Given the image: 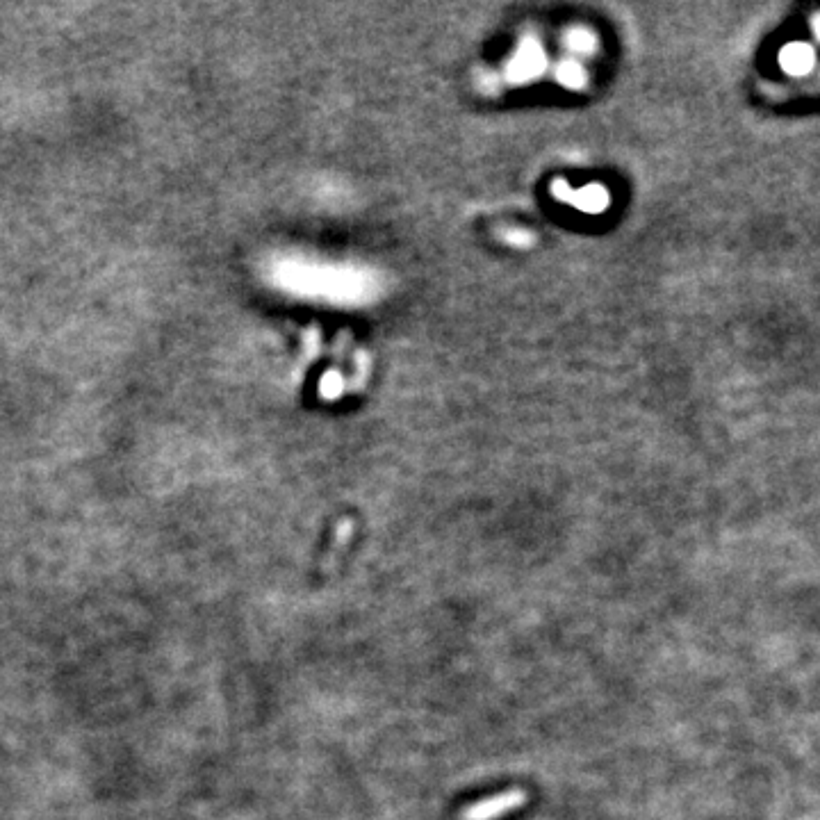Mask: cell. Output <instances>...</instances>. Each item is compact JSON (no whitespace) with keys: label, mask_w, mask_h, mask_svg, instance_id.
Instances as JSON below:
<instances>
[{"label":"cell","mask_w":820,"mask_h":820,"mask_svg":"<svg viewBox=\"0 0 820 820\" xmlns=\"http://www.w3.org/2000/svg\"><path fill=\"white\" fill-rule=\"evenodd\" d=\"M559 73H561L559 78H561L568 87H581V85H584V71H581L574 62L563 64Z\"/></svg>","instance_id":"5b68a950"},{"label":"cell","mask_w":820,"mask_h":820,"mask_svg":"<svg viewBox=\"0 0 820 820\" xmlns=\"http://www.w3.org/2000/svg\"><path fill=\"white\" fill-rule=\"evenodd\" d=\"M524 805H527V791L508 789L463 807L461 814H458V820H499L513 814V811L522 809Z\"/></svg>","instance_id":"6da1fadb"},{"label":"cell","mask_w":820,"mask_h":820,"mask_svg":"<svg viewBox=\"0 0 820 820\" xmlns=\"http://www.w3.org/2000/svg\"><path fill=\"white\" fill-rule=\"evenodd\" d=\"M814 32H816V37L820 39V14L814 19Z\"/></svg>","instance_id":"52a82bcc"},{"label":"cell","mask_w":820,"mask_h":820,"mask_svg":"<svg viewBox=\"0 0 820 820\" xmlns=\"http://www.w3.org/2000/svg\"><path fill=\"white\" fill-rule=\"evenodd\" d=\"M568 44L574 48V51H590V48L595 46V39L588 35V32H572Z\"/></svg>","instance_id":"8992f818"},{"label":"cell","mask_w":820,"mask_h":820,"mask_svg":"<svg viewBox=\"0 0 820 820\" xmlns=\"http://www.w3.org/2000/svg\"><path fill=\"white\" fill-rule=\"evenodd\" d=\"M814 62V51L807 44H800V41H793L782 51V67L793 76H805L814 67Z\"/></svg>","instance_id":"3957f363"},{"label":"cell","mask_w":820,"mask_h":820,"mask_svg":"<svg viewBox=\"0 0 820 820\" xmlns=\"http://www.w3.org/2000/svg\"><path fill=\"white\" fill-rule=\"evenodd\" d=\"M351 536H354V522L344 520V522L340 524V527H338V531H335V538H333L331 547H328V554H326V561H324V570L331 568V563H333L335 559H338V556L344 552V547L349 545Z\"/></svg>","instance_id":"277c9868"},{"label":"cell","mask_w":820,"mask_h":820,"mask_svg":"<svg viewBox=\"0 0 820 820\" xmlns=\"http://www.w3.org/2000/svg\"><path fill=\"white\" fill-rule=\"evenodd\" d=\"M543 67H545V57H543V51H540L536 41H524L518 55L513 57V62H511V67H508V71H511V76L515 80H527V78L536 76V73L543 71Z\"/></svg>","instance_id":"7a4b0ae2"}]
</instances>
